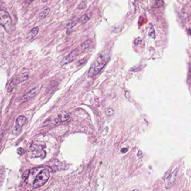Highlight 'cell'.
Masks as SVG:
<instances>
[{
	"label": "cell",
	"instance_id": "6da1fadb",
	"mask_svg": "<svg viewBox=\"0 0 191 191\" xmlns=\"http://www.w3.org/2000/svg\"><path fill=\"white\" fill-rule=\"evenodd\" d=\"M109 57L107 54H100L90 67L88 72L89 77H93L101 71L108 61Z\"/></svg>",
	"mask_w": 191,
	"mask_h": 191
},
{
	"label": "cell",
	"instance_id": "7a4b0ae2",
	"mask_svg": "<svg viewBox=\"0 0 191 191\" xmlns=\"http://www.w3.org/2000/svg\"><path fill=\"white\" fill-rule=\"evenodd\" d=\"M50 177V172L48 169H44L40 172L34 180L32 187L34 188L43 186Z\"/></svg>",
	"mask_w": 191,
	"mask_h": 191
},
{
	"label": "cell",
	"instance_id": "3957f363",
	"mask_svg": "<svg viewBox=\"0 0 191 191\" xmlns=\"http://www.w3.org/2000/svg\"><path fill=\"white\" fill-rule=\"evenodd\" d=\"M0 25L2 26L7 32L11 29L12 26V21L10 15L7 11L4 10H0Z\"/></svg>",
	"mask_w": 191,
	"mask_h": 191
},
{
	"label": "cell",
	"instance_id": "277c9868",
	"mask_svg": "<svg viewBox=\"0 0 191 191\" xmlns=\"http://www.w3.org/2000/svg\"><path fill=\"white\" fill-rule=\"evenodd\" d=\"M44 147H42L41 145H38V144L32 145V152H33V155H35L36 157H39L42 159H43L46 155V152L43 150Z\"/></svg>",
	"mask_w": 191,
	"mask_h": 191
},
{
	"label": "cell",
	"instance_id": "5b68a950",
	"mask_svg": "<svg viewBox=\"0 0 191 191\" xmlns=\"http://www.w3.org/2000/svg\"><path fill=\"white\" fill-rule=\"evenodd\" d=\"M79 53V51L78 49H75L72 51V52H71L70 54L63 58L61 62L62 65H66L74 61L76 59V58L77 57Z\"/></svg>",
	"mask_w": 191,
	"mask_h": 191
},
{
	"label": "cell",
	"instance_id": "8992f818",
	"mask_svg": "<svg viewBox=\"0 0 191 191\" xmlns=\"http://www.w3.org/2000/svg\"><path fill=\"white\" fill-rule=\"evenodd\" d=\"M39 92V88L38 87H35L32 90H30L28 93L25 94L22 97L21 101H22V102H26V101H28L32 97H34Z\"/></svg>",
	"mask_w": 191,
	"mask_h": 191
},
{
	"label": "cell",
	"instance_id": "52a82bcc",
	"mask_svg": "<svg viewBox=\"0 0 191 191\" xmlns=\"http://www.w3.org/2000/svg\"><path fill=\"white\" fill-rule=\"evenodd\" d=\"M70 117V116L68 113L66 112H62L58 114L54 120L56 123L63 122L69 120Z\"/></svg>",
	"mask_w": 191,
	"mask_h": 191
},
{
	"label": "cell",
	"instance_id": "ba28073f",
	"mask_svg": "<svg viewBox=\"0 0 191 191\" xmlns=\"http://www.w3.org/2000/svg\"><path fill=\"white\" fill-rule=\"evenodd\" d=\"M26 122V118L25 116H23V115L19 116L16 121V128H20L24 125Z\"/></svg>",
	"mask_w": 191,
	"mask_h": 191
},
{
	"label": "cell",
	"instance_id": "9c48e42d",
	"mask_svg": "<svg viewBox=\"0 0 191 191\" xmlns=\"http://www.w3.org/2000/svg\"><path fill=\"white\" fill-rule=\"evenodd\" d=\"M19 81L18 77H15L12 80L11 82L9 84V85L7 88V91L8 92H11L12 90L14 89L15 87H16L18 84H19Z\"/></svg>",
	"mask_w": 191,
	"mask_h": 191
},
{
	"label": "cell",
	"instance_id": "30bf717a",
	"mask_svg": "<svg viewBox=\"0 0 191 191\" xmlns=\"http://www.w3.org/2000/svg\"><path fill=\"white\" fill-rule=\"evenodd\" d=\"M38 32H39V29L38 28L35 27L32 28L29 32V35H28L29 38L30 39H33L37 36Z\"/></svg>",
	"mask_w": 191,
	"mask_h": 191
},
{
	"label": "cell",
	"instance_id": "8fae6325",
	"mask_svg": "<svg viewBox=\"0 0 191 191\" xmlns=\"http://www.w3.org/2000/svg\"><path fill=\"white\" fill-rule=\"evenodd\" d=\"M49 12H50L49 8L47 7V8L44 9L43 11H42L41 12H40L39 15V18L41 20L43 19L47 16Z\"/></svg>",
	"mask_w": 191,
	"mask_h": 191
},
{
	"label": "cell",
	"instance_id": "7c38bea8",
	"mask_svg": "<svg viewBox=\"0 0 191 191\" xmlns=\"http://www.w3.org/2000/svg\"><path fill=\"white\" fill-rule=\"evenodd\" d=\"M177 170H178L177 169L175 170L173 172V173L172 174V175L170 176V177H169V184H171V185L174 184V183L175 182V181L176 180V178H177Z\"/></svg>",
	"mask_w": 191,
	"mask_h": 191
},
{
	"label": "cell",
	"instance_id": "4fadbf2b",
	"mask_svg": "<svg viewBox=\"0 0 191 191\" xmlns=\"http://www.w3.org/2000/svg\"><path fill=\"white\" fill-rule=\"evenodd\" d=\"M91 17V14H89V13L85 14L81 17V22H82L83 23H86L87 22H88L90 20Z\"/></svg>",
	"mask_w": 191,
	"mask_h": 191
},
{
	"label": "cell",
	"instance_id": "5bb4252c",
	"mask_svg": "<svg viewBox=\"0 0 191 191\" xmlns=\"http://www.w3.org/2000/svg\"><path fill=\"white\" fill-rule=\"evenodd\" d=\"M91 41L90 40H87V41H85V42H84L81 45V47L82 48L83 50H86L87 49H88L91 46Z\"/></svg>",
	"mask_w": 191,
	"mask_h": 191
},
{
	"label": "cell",
	"instance_id": "9a60e30c",
	"mask_svg": "<svg viewBox=\"0 0 191 191\" xmlns=\"http://www.w3.org/2000/svg\"><path fill=\"white\" fill-rule=\"evenodd\" d=\"M28 77H29V75H28V73L27 72L22 73L21 76L18 77L19 83L24 82V81H26V80L28 78Z\"/></svg>",
	"mask_w": 191,
	"mask_h": 191
},
{
	"label": "cell",
	"instance_id": "2e32d148",
	"mask_svg": "<svg viewBox=\"0 0 191 191\" xmlns=\"http://www.w3.org/2000/svg\"><path fill=\"white\" fill-rule=\"evenodd\" d=\"M148 34L150 36H151L152 38H155V30L154 27L152 26V25H150V28H149V32H148Z\"/></svg>",
	"mask_w": 191,
	"mask_h": 191
},
{
	"label": "cell",
	"instance_id": "e0dca14e",
	"mask_svg": "<svg viewBox=\"0 0 191 191\" xmlns=\"http://www.w3.org/2000/svg\"><path fill=\"white\" fill-rule=\"evenodd\" d=\"M114 110L113 108H108L106 110V114L107 115H108V116H111L114 114Z\"/></svg>",
	"mask_w": 191,
	"mask_h": 191
},
{
	"label": "cell",
	"instance_id": "ac0fdd59",
	"mask_svg": "<svg viewBox=\"0 0 191 191\" xmlns=\"http://www.w3.org/2000/svg\"><path fill=\"white\" fill-rule=\"evenodd\" d=\"M87 7V2L85 1H83L78 5L77 9L79 10H83Z\"/></svg>",
	"mask_w": 191,
	"mask_h": 191
},
{
	"label": "cell",
	"instance_id": "d6986e66",
	"mask_svg": "<svg viewBox=\"0 0 191 191\" xmlns=\"http://www.w3.org/2000/svg\"><path fill=\"white\" fill-rule=\"evenodd\" d=\"M154 2H155V7H159L162 4V0H153Z\"/></svg>",
	"mask_w": 191,
	"mask_h": 191
},
{
	"label": "cell",
	"instance_id": "ffe728a7",
	"mask_svg": "<svg viewBox=\"0 0 191 191\" xmlns=\"http://www.w3.org/2000/svg\"><path fill=\"white\" fill-rule=\"evenodd\" d=\"M86 62V60H84V59H83V60H80V61L78 62V63H77V65L78 66H82V65H84L85 63Z\"/></svg>",
	"mask_w": 191,
	"mask_h": 191
},
{
	"label": "cell",
	"instance_id": "44dd1931",
	"mask_svg": "<svg viewBox=\"0 0 191 191\" xmlns=\"http://www.w3.org/2000/svg\"><path fill=\"white\" fill-rule=\"evenodd\" d=\"M170 171H168V172H167L165 173V176H164V179H168V178L170 177Z\"/></svg>",
	"mask_w": 191,
	"mask_h": 191
},
{
	"label": "cell",
	"instance_id": "7402d4cb",
	"mask_svg": "<svg viewBox=\"0 0 191 191\" xmlns=\"http://www.w3.org/2000/svg\"><path fill=\"white\" fill-rule=\"evenodd\" d=\"M24 152V150L22 148H19L18 149V153L20 155H22V154Z\"/></svg>",
	"mask_w": 191,
	"mask_h": 191
},
{
	"label": "cell",
	"instance_id": "603a6c76",
	"mask_svg": "<svg viewBox=\"0 0 191 191\" xmlns=\"http://www.w3.org/2000/svg\"><path fill=\"white\" fill-rule=\"evenodd\" d=\"M127 150H128V149L127 148H122V150H121V152H123V153H125V152H127Z\"/></svg>",
	"mask_w": 191,
	"mask_h": 191
},
{
	"label": "cell",
	"instance_id": "cb8c5ba5",
	"mask_svg": "<svg viewBox=\"0 0 191 191\" xmlns=\"http://www.w3.org/2000/svg\"><path fill=\"white\" fill-rule=\"evenodd\" d=\"M33 1L34 0H26V4L29 5V4H31Z\"/></svg>",
	"mask_w": 191,
	"mask_h": 191
},
{
	"label": "cell",
	"instance_id": "d4e9b609",
	"mask_svg": "<svg viewBox=\"0 0 191 191\" xmlns=\"http://www.w3.org/2000/svg\"><path fill=\"white\" fill-rule=\"evenodd\" d=\"M47 1H48V0H42V1L43 2H44H44H46Z\"/></svg>",
	"mask_w": 191,
	"mask_h": 191
}]
</instances>
